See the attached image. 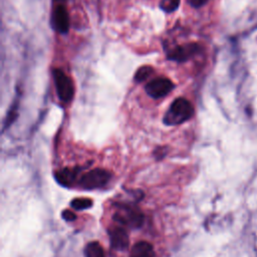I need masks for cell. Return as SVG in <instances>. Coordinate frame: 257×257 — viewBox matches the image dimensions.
<instances>
[{"label": "cell", "mask_w": 257, "mask_h": 257, "mask_svg": "<svg viewBox=\"0 0 257 257\" xmlns=\"http://www.w3.org/2000/svg\"><path fill=\"white\" fill-rule=\"evenodd\" d=\"M70 206L75 210H84L92 206V201L88 198H75L70 202Z\"/></svg>", "instance_id": "cell-13"}, {"label": "cell", "mask_w": 257, "mask_h": 257, "mask_svg": "<svg viewBox=\"0 0 257 257\" xmlns=\"http://www.w3.org/2000/svg\"><path fill=\"white\" fill-rule=\"evenodd\" d=\"M201 49V45L195 42L178 45L168 51V59L176 62H184L199 54Z\"/></svg>", "instance_id": "cell-6"}, {"label": "cell", "mask_w": 257, "mask_h": 257, "mask_svg": "<svg viewBox=\"0 0 257 257\" xmlns=\"http://www.w3.org/2000/svg\"><path fill=\"white\" fill-rule=\"evenodd\" d=\"M84 255L85 257H104V252L98 242L92 241L85 246Z\"/></svg>", "instance_id": "cell-11"}, {"label": "cell", "mask_w": 257, "mask_h": 257, "mask_svg": "<svg viewBox=\"0 0 257 257\" xmlns=\"http://www.w3.org/2000/svg\"><path fill=\"white\" fill-rule=\"evenodd\" d=\"M193 114L192 103L185 97H177L168 107L163 121L166 125H177L189 120Z\"/></svg>", "instance_id": "cell-1"}, {"label": "cell", "mask_w": 257, "mask_h": 257, "mask_svg": "<svg viewBox=\"0 0 257 257\" xmlns=\"http://www.w3.org/2000/svg\"><path fill=\"white\" fill-rule=\"evenodd\" d=\"M57 1H64V0H57Z\"/></svg>", "instance_id": "cell-18"}, {"label": "cell", "mask_w": 257, "mask_h": 257, "mask_svg": "<svg viewBox=\"0 0 257 257\" xmlns=\"http://www.w3.org/2000/svg\"><path fill=\"white\" fill-rule=\"evenodd\" d=\"M80 169L75 168H64L60 171H57L55 174V179L58 184L64 187H70L75 182L76 177L79 173Z\"/></svg>", "instance_id": "cell-9"}, {"label": "cell", "mask_w": 257, "mask_h": 257, "mask_svg": "<svg viewBox=\"0 0 257 257\" xmlns=\"http://www.w3.org/2000/svg\"><path fill=\"white\" fill-rule=\"evenodd\" d=\"M188 3L194 7V8H199V7H202L204 6L209 0H187Z\"/></svg>", "instance_id": "cell-17"}, {"label": "cell", "mask_w": 257, "mask_h": 257, "mask_svg": "<svg viewBox=\"0 0 257 257\" xmlns=\"http://www.w3.org/2000/svg\"><path fill=\"white\" fill-rule=\"evenodd\" d=\"M130 257H155V251L150 243L140 241L133 246Z\"/></svg>", "instance_id": "cell-10"}, {"label": "cell", "mask_w": 257, "mask_h": 257, "mask_svg": "<svg viewBox=\"0 0 257 257\" xmlns=\"http://www.w3.org/2000/svg\"><path fill=\"white\" fill-rule=\"evenodd\" d=\"M110 246L114 250H124L128 246V235L122 227H114L109 231Z\"/></svg>", "instance_id": "cell-8"}, {"label": "cell", "mask_w": 257, "mask_h": 257, "mask_svg": "<svg viewBox=\"0 0 257 257\" xmlns=\"http://www.w3.org/2000/svg\"><path fill=\"white\" fill-rule=\"evenodd\" d=\"M52 75L57 96L62 102L68 103L74 95V86L72 80L60 69H54L52 71Z\"/></svg>", "instance_id": "cell-3"}, {"label": "cell", "mask_w": 257, "mask_h": 257, "mask_svg": "<svg viewBox=\"0 0 257 257\" xmlns=\"http://www.w3.org/2000/svg\"><path fill=\"white\" fill-rule=\"evenodd\" d=\"M167 152H168L167 148L159 147V148H157V149L155 150L154 156H155V158H156L157 160H162V159L167 155Z\"/></svg>", "instance_id": "cell-15"}, {"label": "cell", "mask_w": 257, "mask_h": 257, "mask_svg": "<svg viewBox=\"0 0 257 257\" xmlns=\"http://www.w3.org/2000/svg\"><path fill=\"white\" fill-rule=\"evenodd\" d=\"M112 219L120 225L136 229L143 225L144 214L138 208L120 204L118 205L117 210L114 212Z\"/></svg>", "instance_id": "cell-2"}, {"label": "cell", "mask_w": 257, "mask_h": 257, "mask_svg": "<svg viewBox=\"0 0 257 257\" xmlns=\"http://www.w3.org/2000/svg\"><path fill=\"white\" fill-rule=\"evenodd\" d=\"M111 174L103 169H93L82 175L79 184L85 190H93L104 187L110 180Z\"/></svg>", "instance_id": "cell-4"}, {"label": "cell", "mask_w": 257, "mask_h": 257, "mask_svg": "<svg viewBox=\"0 0 257 257\" xmlns=\"http://www.w3.org/2000/svg\"><path fill=\"white\" fill-rule=\"evenodd\" d=\"M51 21L53 27L62 34H65L69 30V15L66 7L63 4H57L52 12Z\"/></svg>", "instance_id": "cell-7"}, {"label": "cell", "mask_w": 257, "mask_h": 257, "mask_svg": "<svg viewBox=\"0 0 257 257\" xmlns=\"http://www.w3.org/2000/svg\"><path fill=\"white\" fill-rule=\"evenodd\" d=\"M61 215H62V218L64 220H66V221H73L76 218L75 214L72 211H70V210H64Z\"/></svg>", "instance_id": "cell-16"}, {"label": "cell", "mask_w": 257, "mask_h": 257, "mask_svg": "<svg viewBox=\"0 0 257 257\" xmlns=\"http://www.w3.org/2000/svg\"><path fill=\"white\" fill-rule=\"evenodd\" d=\"M175 88L174 82L167 77H156L150 80L146 86V92L153 98H162L168 95Z\"/></svg>", "instance_id": "cell-5"}, {"label": "cell", "mask_w": 257, "mask_h": 257, "mask_svg": "<svg viewBox=\"0 0 257 257\" xmlns=\"http://www.w3.org/2000/svg\"><path fill=\"white\" fill-rule=\"evenodd\" d=\"M154 73V68L150 65H144L141 66L135 73L134 79L137 82H143L145 80H147L152 74Z\"/></svg>", "instance_id": "cell-12"}, {"label": "cell", "mask_w": 257, "mask_h": 257, "mask_svg": "<svg viewBox=\"0 0 257 257\" xmlns=\"http://www.w3.org/2000/svg\"><path fill=\"white\" fill-rule=\"evenodd\" d=\"M181 0H161L160 8L167 13H172L178 9Z\"/></svg>", "instance_id": "cell-14"}]
</instances>
